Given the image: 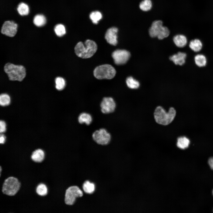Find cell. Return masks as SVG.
I'll list each match as a JSON object with an SVG mask.
<instances>
[{"label":"cell","instance_id":"83f0119b","mask_svg":"<svg viewBox=\"0 0 213 213\" xmlns=\"http://www.w3.org/2000/svg\"><path fill=\"white\" fill-rule=\"evenodd\" d=\"M54 31L56 34L59 37L63 36L66 32L64 26L62 24L57 25L55 27Z\"/></svg>","mask_w":213,"mask_h":213},{"label":"cell","instance_id":"9a60e30c","mask_svg":"<svg viewBox=\"0 0 213 213\" xmlns=\"http://www.w3.org/2000/svg\"><path fill=\"white\" fill-rule=\"evenodd\" d=\"M92 120L91 115L90 114L86 112L81 113L78 117V121L80 124H85L87 125H90L91 123Z\"/></svg>","mask_w":213,"mask_h":213},{"label":"cell","instance_id":"52a82bcc","mask_svg":"<svg viewBox=\"0 0 213 213\" xmlns=\"http://www.w3.org/2000/svg\"><path fill=\"white\" fill-rule=\"evenodd\" d=\"M83 191L77 186H72L68 187L65 190L64 202L68 205H73L76 198L83 196Z\"/></svg>","mask_w":213,"mask_h":213},{"label":"cell","instance_id":"484cf974","mask_svg":"<svg viewBox=\"0 0 213 213\" xmlns=\"http://www.w3.org/2000/svg\"><path fill=\"white\" fill-rule=\"evenodd\" d=\"M17 10L19 14L22 16L27 15L29 12L28 6L23 3H21L18 5Z\"/></svg>","mask_w":213,"mask_h":213},{"label":"cell","instance_id":"ac0fdd59","mask_svg":"<svg viewBox=\"0 0 213 213\" xmlns=\"http://www.w3.org/2000/svg\"><path fill=\"white\" fill-rule=\"evenodd\" d=\"M189 46L193 51L197 52L202 49V44L200 40L196 39L192 40L190 42Z\"/></svg>","mask_w":213,"mask_h":213},{"label":"cell","instance_id":"44dd1931","mask_svg":"<svg viewBox=\"0 0 213 213\" xmlns=\"http://www.w3.org/2000/svg\"><path fill=\"white\" fill-rule=\"evenodd\" d=\"M83 188L86 193L92 194L95 191V185L94 183L91 182L88 180H86L83 183Z\"/></svg>","mask_w":213,"mask_h":213},{"label":"cell","instance_id":"7402d4cb","mask_svg":"<svg viewBox=\"0 0 213 213\" xmlns=\"http://www.w3.org/2000/svg\"><path fill=\"white\" fill-rule=\"evenodd\" d=\"M194 61L196 64L199 67L205 66L206 64V59L204 55L202 54H198L194 57Z\"/></svg>","mask_w":213,"mask_h":213},{"label":"cell","instance_id":"2e32d148","mask_svg":"<svg viewBox=\"0 0 213 213\" xmlns=\"http://www.w3.org/2000/svg\"><path fill=\"white\" fill-rule=\"evenodd\" d=\"M173 41L175 45L180 48H182L185 46L187 42L186 37L181 34L175 36L173 38Z\"/></svg>","mask_w":213,"mask_h":213},{"label":"cell","instance_id":"30bf717a","mask_svg":"<svg viewBox=\"0 0 213 213\" xmlns=\"http://www.w3.org/2000/svg\"><path fill=\"white\" fill-rule=\"evenodd\" d=\"M116 106L115 101L111 97H104L100 104L101 111L105 114L113 112L115 110Z\"/></svg>","mask_w":213,"mask_h":213},{"label":"cell","instance_id":"8fae6325","mask_svg":"<svg viewBox=\"0 0 213 213\" xmlns=\"http://www.w3.org/2000/svg\"><path fill=\"white\" fill-rule=\"evenodd\" d=\"M17 24L13 21H6L2 25L1 33L9 37H13L17 33Z\"/></svg>","mask_w":213,"mask_h":213},{"label":"cell","instance_id":"4316f807","mask_svg":"<svg viewBox=\"0 0 213 213\" xmlns=\"http://www.w3.org/2000/svg\"><path fill=\"white\" fill-rule=\"evenodd\" d=\"M9 96L6 93L1 94L0 96V104L2 106H5L9 105L10 102Z\"/></svg>","mask_w":213,"mask_h":213},{"label":"cell","instance_id":"603a6c76","mask_svg":"<svg viewBox=\"0 0 213 213\" xmlns=\"http://www.w3.org/2000/svg\"><path fill=\"white\" fill-rule=\"evenodd\" d=\"M102 17L101 13L99 11L92 12L90 14L89 17L92 22L94 24H98Z\"/></svg>","mask_w":213,"mask_h":213},{"label":"cell","instance_id":"5bb4252c","mask_svg":"<svg viewBox=\"0 0 213 213\" xmlns=\"http://www.w3.org/2000/svg\"><path fill=\"white\" fill-rule=\"evenodd\" d=\"M186 54L184 52H179L170 57V59L176 65H182L185 62Z\"/></svg>","mask_w":213,"mask_h":213},{"label":"cell","instance_id":"f546056e","mask_svg":"<svg viewBox=\"0 0 213 213\" xmlns=\"http://www.w3.org/2000/svg\"><path fill=\"white\" fill-rule=\"evenodd\" d=\"M6 124L3 120L0 121V132L1 133L5 132L6 130Z\"/></svg>","mask_w":213,"mask_h":213},{"label":"cell","instance_id":"d4e9b609","mask_svg":"<svg viewBox=\"0 0 213 213\" xmlns=\"http://www.w3.org/2000/svg\"><path fill=\"white\" fill-rule=\"evenodd\" d=\"M46 22L45 17L43 15L38 14L34 17L33 22L34 24L38 27L42 26L44 25Z\"/></svg>","mask_w":213,"mask_h":213},{"label":"cell","instance_id":"277c9868","mask_svg":"<svg viewBox=\"0 0 213 213\" xmlns=\"http://www.w3.org/2000/svg\"><path fill=\"white\" fill-rule=\"evenodd\" d=\"M163 22L161 20H156L152 23L149 29L150 36L152 38L157 37L159 40L167 37L170 34L167 27L163 25Z\"/></svg>","mask_w":213,"mask_h":213},{"label":"cell","instance_id":"4dcf8cb0","mask_svg":"<svg viewBox=\"0 0 213 213\" xmlns=\"http://www.w3.org/2000/svg\"><path fill=\"white\" fill-rule=\"evenodd\" d=\"M6 140V137L3 134H1L0 136V143L1 144H4Z\"/></svg>","mask_w":213,"mask_h":213},{"label":"cell","instance_id":"e0dca14e","mask_svg":"<svg viewBox=\"0 0 213 213\" xmlns=\"http://www.w3.org/2000/svg\"><path fill=\"white\" fill-rule=\"evenodd\" d=\"M189 140L185 136H180L177 139V146L181 149H184L187 148L190 144Z\"/></svg>","mask_w":213,"mask_h":213},{"label":"cell","instance_id":"6da1fadb","mask_svg":"<svg viewBox=\"0 0 213 213\" xmlns=\"http://www.w3.org/2000/svg\"><path fill=\"white\" fill-rule=\"evenodd\" d=\"M176 115V111L174 108H170L168 111L167 112L161 106L156 107L154 113V119L156 123L163 125H167L171 123Z\"/></svg>","mask_w":213,"mask_h":213},{"label":"cell","instance_id":"d6986e66","mask_svg":"<svg viewBox=\"0 0 213 213\" xmlns=\"http://www.w3.org/2000/svg\"><path fill=\"white\" fill-rule=\"evenodd\" d=\"M36 191L38 195L43 196L47 194L48 189L47 186L45 184L41 183L37 185Z\"/></svg>","mask_w":213,"mask_h":213},{"label":"cell","instance_id":"7a4b0ae2","mask_svg":"<svg viewBox=\"0 0 213 213\" xmlns=\"http://www.w3.org/2000/svg\"><path fill=\"white\" fill-rule=\"evenodd\" d=\"M97 49L96 43L94 41L89 39L85 41V45L82 42H78L74 48L76 54L83 59L91 57L96 53Z\"/></svg>","mask_w":213,"mask_h":213},{"label":"cell","instance_id":"9c48e42d","mask_svg":"<svg viewBox=\"0 0 213 213\" xmlns=\"http://www.w3.org/2000/svg\"><path fill=\"white\" fill-rule=\"evenodd\" d=\"M115 63L118 65L125 64L129 59L130 54L129 51L124 49H117L113 52L112 55Z\"/></svg>","mask_w":213,"mask_h":213},{"label":"cell","instance_id":"ba28073f","mask_svg":"<svg viewBox=\"0 0 213 213\" xmlns=\"http://www.w3.org/2000/svg\"><path fill=\"white\" fill-rule=\"evenodd\" d=\"M92 137L97 143L102 145L109 144L111 138L110 133L104 128L95 130L92 134Z\"/></svg>","mask_w":213,"mask_h":213},{"label":"cell","instance_id":"f1b7e54d","mask_svg":"<svg viewBox=\"0 0 213 213\" xmlns=\"http://www.w3.org/2000/svg\"><path fill=\"white\" fill-rule=\"evenodd\" d=\"M56 88L58 90H63L65 85V82L64 80L62 78L58 77L55 80Z\"/></svg>","mask_w":213,"mask_h":213},{"label":"cell","instance_id":"5b68a950","mask_svg":"<svg viewBox=\"0 0 213 213\" xmlns=\"http://www.w3.org/2000/svg\"><path fill=\"white\" fill-rule=\"evenodd\" d=\"M21 186V183L18 179L13 176H10L4 180L2 185L1 191L7 195L14 196L18 192Z\"/></svg>","mask_w":213,"mask_h":213},{"label":"cell","instance_id":"8992f818","mask_svg":"<svg viewBox=\"0 0 213 213\" xmlns=\"http://www.w3.org/2000/svg\"><path fill=\"white\" fill-rule=\"evenodd\" d=\"M116 71L111 65L104 64L96 67L93 71L94 77L98 79H111L114 77Z\"/></svg>","mask_w":213,"mask_h":213},{"label":"cell","instance_id":"7c38bea8","mask_svg":"<svg viewBox=\"0 0 213 213\" xmlns=\"http://www.w3.org/2000/svg\"><path fill=\"white\" fill-rule=\"evenodd\" d=\"M118 30V28L115 27H111L107 30L105 35V38L108 43L113 46L117 45Z\"/></svg>","mask_w":213,"mask_h":213},{"label":"cell","instance_id":"3957f363","mask_svg":"<svg viewBox=\"0 0 213 213\" xmlns=\"http://www.w3.org/2000/svg\"><path fill=\"white\" fill-rule=\"evenodd\" d=\"M4 70L10 80L21 81L26 76L25 69L22 65H15L8 63L5 65Z\"/></svg>","mask_w":213,"mask_h":213},{"label":"cell","instance_id":"ffe728a7","mask_svg":"<svg viewBox=\"0 0 213 213\" xmlns=\"http://www.w3.org/2000/svg\"><path fill=\"white\" fill-rule=\"evenodd\" d=\"M152 3L151 0H143L139 4L140 9L143 12H148L152 8Z\"/></svg>","mask_w":213,"mask_h":213},{"label":"cell","instance_id":"1f68e13d","mask_svg":"<svg viewBox=\"0 0 213 213\" xmlns=\"http://www.w3.org/2000/svg\"><path fill=\"white\" fill-rule=\"evenodd\" d=\"M208 162L210 167L213 170V157H210L208 160Z\"/></svg>","mask_w":213,"mask_h":213},{"label":"cell","instance_id":"4fadbf2b","mask_svg":"<svg viewBox=\"0 0 213 213\" xmlns=\"http://www.w3.org/2000/svg\"><path fill=\"white\" fill-rule=\"evenodd\" d=\"M45 157V152L41 149L35 150L32 152L31 155V159L34 162L37 163H40L43 162Z\"/></svg>","mask_w":213,"mask_h":213},{"label":"cell","instance_id":"d6a6232c","mask_svg":"<svg viewBox=\"0 0 213 213\" xmlns=\"http://www.w3.org/2000/svg\"><path fill=\"white\" fill-rule=\"evenodd\" d=\"M212 193H213V191H212Z\"/></svg>","mask_w":213,"mask_h":213},{"label":"cell","instance_id":"cb8c5ba5","mask_svg":"<svg viewBox=\"0 0 213 213\" xmlns=\"http://www.w3.org/2000/svg\"><path fill=\"white\" fill-rule=\"evenodd\" d=\"M126 83L128 86L132 89H137L140 86L139 82L132 77H129L127 78Z\"/></svg>","mask_w":213,"mask_h":213}]
</instances>
